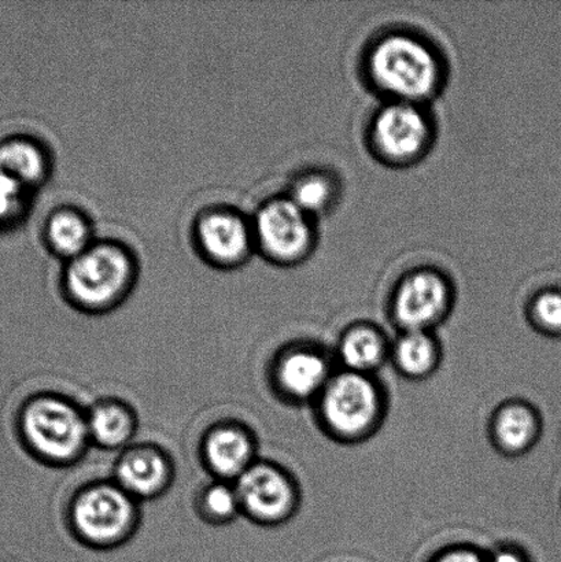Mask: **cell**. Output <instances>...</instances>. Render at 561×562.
<instances>
[{"mask_svg":"<svg viewBox=\"0 0 561 562\" xmlns=\"http://www.w3.org/2000/svg\"><path fill=\"white\" fill-rule=\"evenodd\" d=\"M364 75L386 102L425 104L447 80V65L438 48L409 31L378 36L364 55Z\"/></svg>","mask_w":561,"mask_h":562,"instance_id":"obj_1","label":"cell"},{"mask_svg":"<svg viewBox=\"0 0 561 562\" xmlns=\"http://www.w3.org/2000/svg\"><path fill=\"white\" fill-rule=\"evenodd\" d=\"M139 279V261L123 241L97 239L64 263L59 286L77 312L101 316L128 300Z\"/></svg>","mask_w":561,"mask_h":562,"instance_id":"obj_2","label":"cell"},{"mask_svg":"<svg viewBox=\"0 0 561 562\" xmlns=\"http://www.w3.org/2000/svg\"><path fill=\"white\" fill-rule=\"evenodd\" d=\"M16 429L25 449L47 467L75 465L91 446L86 411L59 394L27 398L16 417Z\"/></svg>","mask_w":561,"mask_h":562,"instance_id":"obj_3","label":"cell"},{"mask_svg":"<svg viewBox=\"0 0 561 562\" xmlns=\"http://www.w3.org/2000/svg\"><path fill=\"white\" fill-rule=\"evenodd\" d=\"M68 521L85 547L119 549L131 541L141 525L139 503L114 481L87 484L71 498Z\"/></svg>","mask_w":561,"mask_h":562,"instance_id":"obj_4","label":"cell"},{"mask_svg":"<svg viewBox=\"0 0 561 562\" xmlns=\"http://www.w3.org/2000/svg\"><path fill=\"white\" fill-rule=\"evenodd\" d=\"M323 427L340 440L364 439L382 422L384 400L371 374L335 372L315 402Z\"/></svg>","mask_w":561,"mask_h":562,"instance_id":"obj_5","label":"cell"},{"mask_svg":"<svg viewBox=\"0 0 561 562\" xmlns=\"http://www.w3.org/2000/svg\"><path fill=\"white\" fill-rule=\"evenodd\" d=\"M367 139L379 161L394 168L411 167L430 153L436 125L425 104L386 102L372 115Z\"/></svg>","mask_w":561,"mask_h":562,"instance_id":"obj_6","label":"cell"},{"mask_svg":"<svg viewBox=\"0 0 561 562\" xmlns=\"http://www.w3.org/2000/svg\"><path fill=\"white\" fill-rule=\"evenodd\" d=\"M256 251L278 267L305 262L317 244L316 218L288 195L269 198L251 217Z\"/></svg>","mask_w":561,"mask_h":562,"instance_id":"obj_7","label":"cell"},{"mask_svg":"<svg viewBox=\"0 0 561 562\" xmlns=\"http://www.w3.org/2000/svg\"><path fill=\"white\" fill-rule=\"evenodd\" d=\"M197 255L209 267L234 271L256 255L251 217L229 205H213L197 214L191 227Z\"/></svg>","mask_w":561,"mask_h":562,"instance_id":"obj_8","label":"cell"},{"mask_svg":"<svg viewBox=\"0 0 561 562\" xmlns=\"http://www.w3.org/2000/svg\"><path fill=\"white\" fill-rule=\"evenodd\" d=\"M455 292L447 274L434 268H416L394 286L390 311L401 333L430 330L449 316Z\"/></svg>","mask_w":561,"mask_h":562,"instance_id":"obj_9","label":"cell"},{"mask_svg":"<svg viewBox=\"0 0 561 562\" xmlns=\"http://www.w3.org/2000/svg\"><path fill=\"white\" fill-rule=\"evenodd\" d=\"M234 484L242 516L258 526H282L299 508L300 493L293 476L273 462L258 460Z\"/></svg>","mask_w":561,"mask_h":562,"instance_id":"obj_10","label":"cell"},{"mask_svg":"<svg viewBox=\"0 0 561 562\" xmlns=\"http://www.w3.org/2000/svg\"><path fill=\"white\" fill-rule=\"evenodd\" d=\"M332 362L316 347L293 346L272 362L271 384L277 394L293 404L316 402L334 376Z\"/></svg>","mask_w":561,"mask_h":562,"instance_id":"obj_11","label":"cell"},{"mask_svg":"<svg viewBox=\"0 0 561 562\" xmlns=\"http://www.w3.org/2000/svg\"><path fill=\"white\" fill-rule=\"evenodd\" d=\"M113 481L139 504L157 499L173 484V460L159 446L134 443L121 451L115 461Z\"/></svg>","mask_w":561,"mask_h":562,"instance_id":"obj_12","label":"cell"},{"mask_svg":"<svg viewBox=\"0 0 561 562\" xmlns=\"http://www.w3.org/2000/svg\"><path fill=\"white\" fill-rule=\"evenodd\" d=\"M200 453L214 481L235 483L258 461L257 439L245 424L222 422L203 435Z\"/></svg>","mask_w":561,"mask_h":562,"instance_id":"obj_13","label":"cell"},{"mask_svg":"<svg viewBox=\"0 0 561 562\" xmlns=\"http://www.w3.org/2000/svg\"><path fill=\"white\" fill-rule=\"evenodd\" d=\"M91 446L104 451H123L134 445L137 416L132 406L115 398L99 400L86 411Z\"/></svg>","mask_w":561,"mask_h":562,"instance_id":"obj_14","label":"cell"},{"mask_svg":"<svg viewBox=\"0 0 561 562\" xmlns=\"http://www.w3.org/2000/svg\"><path fill=\"white\" fill-rule=\"evenodd\" d=\"M53 158L43 143L15 136L0 143V173L19 181L27 190L42 189L52 178Z\"/></svg>","mask_w":561,"mask_h":562,"instance_id":"obj_15","label":"cell"},{"mask_svg":"<svg viewBox=\"0 0 561 562\" xmlns=\"http://www.w3.org/2000/svg\"><path fill=\"white\" fill-rule=\"evenodd\" d=\"M43 240L48 251L65 263L85 252L97 238L90 217L79 207L64 205L48 214Z\"/></svg>","mask_w":561,"mask_h":562,"instance_id":"obj_16","label":"cell"},{"mask_svg":"<svg viewBox=\"0 0 561 562\" xmlns=\"http://www.w3.org/2000/svg\"><path fill=\"white\" fill-rule=\"evenodd\" d=\"M392 345L386 335L370 324H357L346 329L338 341L337 356L345 371L372 374L390 360Z\"/></svg>","mask_w":561,"mask_h":562,"instance_id":"obj_17","label":"cell"},{"mask_svg":"<svg viewBox=\"0 0 561 562\" xmlns=\"http://www.w3.org/2000/svg\"><path fill=\"white\" fill-rule=\"evenodd\" d=\"M540 416L525 402H508L500 407L492 420L494 443L510 456L529 451L540 438Z\"/></svg>","mask_w":561,"mask_h":562,"instance_id":"obj_18","label":"cell"},{"mask_svg":"<svg viewBox=\"0 0 561 562\" xmlns=\"http://www.w3.org/2000/svg\"><path fill=\"white\" fill-rule=\"evenodd\" d=\"M390 360L405 378L426 379L441 362V347L430 330H405L392 345Z\"/></svg>","mask_w":561,"mask_h":562,"instance_id":"obj_19","label":"cell"},{"mask_svg":"<svg viewBox=\"0 0 561 562\" xmlns=\"http://www.w3.org/2000/svg\"><path fill=\"white\" fill-rule=\"evenodd\" d=\"M339 181L322 169H310L295 176L285 195L313 218L322 216L337 205Z\"/></svg>","mask_w":561,"mask_h":562,"instance_id":"obj_20","label":"cell"},{"mask_svg":"<svg viewBox=\"0 0 561 562\" xmlns=\"http://www.w3.org/2000/svg\"><path fill=\"white\" fill-rule=\"evenodd\" d=\"M195 509L203 521L212 526H225L242 516L235 484L213 481L205 484L195 497Z\"/></svg>","mask_w":561,"mask_h":562,"instance_id":"obj_21","label":"cell"},{"mask_svg":"<svg viewBox=\"0 0 561 562\" xmlns=\"http://www.w3.org/2000/svg\"><path fill=\"white\" fill-rule=\"evenodd\" d=\"M31 194L19 181L0 173V224L20 222L30 207Z\"/></svg>","mask_w":561,"mask_h":562,"instance_id":"obj_22","label":"cell"},{"mask_svg":"<svg viewBox=\"0 0 561 562\" xmlns=\"http://www.w3.org/2000/svg\"><path fill=\"white\" fill-rule=\"evenodd\" d=\"M531 323L543 334L561 335V292L542 291L532 297L529 307Z\"/></svg>","mask_w":561,"mask_h":562,"instance_id":"obj_23","label":"cell"},{"mask_svg":"<svg viewBox=\"0 0 561 562\" xmlns=\"http://www.w3.org/2000/svg\"><path fill=\"white\" fill-rule=\"evenodd\" d=\"M430 562H487V555L475 548L456 547L438 553Z\"/></svg>","mask_w":561,"mask_h":562,"instance_id":"obj_24","label":"cell"},{"mask_svg":"<svg viewBox=\"0 0 561 562\" xmlns=\"http://www.w3.org/2000/svg\"><path fill=\"white\" fill-rule=\"evenodd\" d=\"M487 562H531V559L524 549L513 547V544H504V547L494 549V552L487 555Z\"/></svg>","mask_w":561,"mask_h":562,"instance_id":"obj_25","label":"cell"}]
</instances>
